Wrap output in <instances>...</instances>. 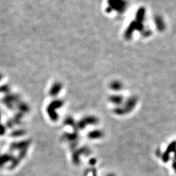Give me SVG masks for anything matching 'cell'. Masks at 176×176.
<instances>
[]
</instances>
